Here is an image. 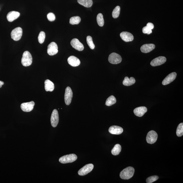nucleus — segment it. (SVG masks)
<instances>
[{
  "mask_svg": "<svg viewBox=\"0 0 183 183\" xmlns=\"http://www.w3.org/2000/svg\"><path fill=\"white\" fill-rule=\"evenodd\" d=\"M135 169L132 167H128L121 171L120 174L121 178L127 180L132 178L134 173Z\"/></svg>",
  "mask_w": 183,
  "mask_h": 183,
  "instance_id": "1",
  "label": "nucleus"
},
{
  "mask_svg": "<svg viewBox=\"0 0 183 183\" xmlns=\"http://www.w3.org/2000/svg\"><path fill=\"white\" fill-rule=\"evenodd\" d=\"M32 63V57L31 53L26 51L24 53L22 59V63L24 67H28L31 65Z\"/></svg>",
  "mask_w": 183,
  "mask_h": 183,
  "instance_id": "2",
  "label": "nucleus"
},
{
  "mask_svg": "<svg viewBox=\"0 0 183 183\" xmlns=\"http://www.w3.org/2000/svg\"><path fill=\"white\" fill-rule=\"evenodd\" d=\"M77 158L76 155L72 154L62 156L59 158V160L60 163L66 164L73 163L76 161Z\"/></svg>",
  "mask_w": 183,
  "mask_h": 183,
  "instance_id": "3",
  "label": "nucleus"
},
{
  "mask_svg": "<svg viewBox=\"0 0 183 183\" xmlns=\"http://www.w3.org/2000/svg\"><path fill=\"white\" fill-rule=\"evenodd\" d=\"M11 38L15 41H18L21 38L22 35V30L19 27L13 30L11 33Z\"/></svg>",
  "mask_w": 183,
  "mask_h": 183,
  "instance_id": "4",
  "label": "nucleus"
},
{
  "mask_svg": "<svg viewBox=\"0 0 183 183\" xmlns=\"http://www.w3.org/2000/svg\"><path fill=\"white\" fill-rule=\"evenodd\" d=\"M158 138L157 133L155 131L152 130L149 132L146 137L147 142L149 144H152L155 143Z\"/></svg>",
  "mask_w": 183,
  "mask_h": 183,
  "instance_id": "5",
  "label": "nucleus"
},
{
  "mask_svg": "<svg viewBox=\"0 0 183 183\" xmlns=\"http://www.w3.org/2000/svg\"><path fill=\"white\" fill-rule=\"evenodd\" d=\"M94 168L93 164L90 163L84 166L78 171V174L80 176H84L91 172Z\"/></svg>",
  "mask_w": 183,
  "mask_h": 183,
  "instance_id": "6",
  "label": "nucleus"
},
{
  "mask_svg": "<svg viewBox=\"0 0 183 183\" xmlns=\"http://www.w3.org/2000/svg\"><path fill=\"white\" fill-rule=\"evenodd\" d=\"M109 61L113 64H117L122 62V58L119 54L113 53L110 55L108 58Z\"/></svg>",
  "mask_w": 183,
  "mask_h": 183,
  "instance_id": "7",
  "label": "nucleus"
},
{
  "mask_svg": "<svg viewBox=\"0 0 183 183\" xmlns=\"http://www.w3.org/2000/svg\"><path fill=\"white\" fill-rule=\"evenodd\" d=\"M73 93L70 87H67L66 88L65 94V101L66 105H68L70 104L72 100Z\"/></svg>",
  "mask_w": 183,
  "mask_h": 183,
  "instance_id": "8",
  "label": "nucleus"
},
{
  "mask_svg": "<svg viewBox=\"0 0 183 183\" xmlns=\"http://www.w3.org/2000/svg\"><path fill=\"white\" fill-rule=\"evenodd\" d=\"M58 52V47L55 43L52 42L48 45L47 53L49 55L53 56L55 55Z\"/></svg>",
  "mask_w": 183,
  "mask_h": 183,
  "instance_id": "9",
  "label": "nucleus"
},
{
  "mask_svg": "<svg viewBox=\"0 0 183 183\" xmlns=\"http://www.w3.org/2000/svg\"><path fill=\"white\" fill-rule=\"evenodd\" d=\"M59 115L56 109H54L52 113L51 118V122L52 126L54 128L56 127L59 122Z\"/></svg>",
  "mask_w": 183,
  "mask_h": 183,
  "instance_id": "10",
  "label": "nucleus"
},
{
  "mask_svg": "<svg viewBox=\"0 0 183 183\" xmlns=\"http://www.w3.org/2000/svg\"><path fill=\"white\" fill-rule=\"evenodd\" d=\"M167 61V59L165 57L159 56L155 58L151 62V65L153 67L157 66L163 65Z\"/></svg>",
  "mask_w": 183,
  "mask_h": 183,
  "instance_id": "11",
  "label": "nucleus"
},
{
  "mask_svg": "<svg viewBox=\"0 0 183 183\" xmlns=\"http://www.w3.org/2000/svg\"><path fill=\"white\" fill-rule=\"evenodd\" d=\"M35 103L33 101L23 103L21 105V108L24 112H31L33 110Z\"/></svg>",
  "mask_w": 183,
  "mask_h": 183,
  "instance_id": "12",
  "label": "nucleus"
},
{
  "mask_svg": "<svg viewBox=\"0 0 183 183\" xmlns=\"http://www.w3.org/2000/svg\"><path fill=\"white\" fill-rule=\"evenodd\" d=\"M71 44L73 48L80 51H81L84 49V45L77 38L73 39L71 41Z\"/></svg>",
  "mask_w": 183,
  "mask_h": 183,
  "instance_id": "13",
  "label": "nucleus"
},
{
  "mask_svg": "<svg viewBox=\"0 0 183 183\" xmlns=\"http://www.w3.org/2000/svg\"><path fill=\"white\" fill-rule=\"evenodd\" d=\"M177 76V73L174 72L172 73L167 75V76L164 79L162 82V84L163 85H166L170 84L176 79Z\"/></svg>",
  "mask_w": 183,
  "mask_h": 183,
  "instance_id": "14",
  "label": "nucleus"
},
{
  "mask_svg": "<svg viewBox=\"0 0 183 183\" xmlns=\"http://www.w3.org/2000/svg\"><path fill=\"white\" fill-rule=\"evenodd\" d=\"M120 36L122 40L126 42L133 40L134 36L132 34L127 32H123L120 34Z\"/></svg>",
  "mask_w": 183,
  "mask_h": 183,
  "instance_id": "15",
  "label": "nucleus"
},
{
  "mask_svg": "<svg viewBox=\"0 0 183 183\" xmlns=\"http://www.w3.org/2000/svg\"><path fill=\"white\" fill-rule=\"evenodd\" d=\"M68 61L70 65L74 67L78 66L80 63V59L73 56L69 57L68 58Z\"/></svg>",
  "mask_w": 183,
  "mask_h": 183,
  "instance_id": "16",
  "label": "nucleus"
},
{
  "mask_svg": "<svg viewBox=\"0 0 183 183\" xmlns=\"http://www.w3.org/2000/svg\"><path fill=\"white\" fill-rule=\"evenodd\" d=\"M109 131L113 134L120 135L123 132V129L119 126H113L109 128Z\"/></svg>",
  "mask_w": 183,
  "mask_h": 183,
  "instance_id": "17",
  "label": "nucleus"
},
{
  "mask_svg": "<svg viewBox=\"0 0 183 183\" xmlns=\"http://www.w3.org/2000/svg\"><path fill=\"white\" fill-rule=\"evenodd\" d=\"M155 46L153 44H146L141 47L140 50L143 53H148L155 48Z\"/></svg>",
  "mask_w": 183,
  "mask_h": 183,
  "instance_id": "18",
  "label": "nucleus"
},
{
  "mask_svg": "<svg viewBox=\"0 0 183 183\" xmlns=\"http://www.w3.org/2000/svg\"><path fill=\"white\" fill-rule=\"evenodd\" d=\"M147 111V109L145 107H140L136 108L134 110V113L136 116L141 117Z\"/></svg>",
  "mask_w": 183,
  "mask_h": 183,
  "instance_id": "19",
  "label": "nucleus"
},
{
  "mask_svg": "<svg viewBox=\"0 0 183 183\" xmlns=\"http://www.w3.org/2000/svg\"><path fill=\"white\" fill-rule=\"evenodd\" d=\"M20 15V13L19 12L15 11H11L7 15V20L9 22H12L18 18Z\"/></svg>",
  "mask_w": 183,
  "mask_h": 183,
  "instance_id": "20",
  "label": "nucleus"
},
{
  "mask_svg": "<svg viewBox=\"0 0 183 183\" xmlns=\"http://www.w3.org/2000/svg\"><path fill=\"white\" fill-rule=\"evenodd\" d=\"M45 87L47 92H52L54 89V84L51 81L47 80L45 81Z\"/></svg>",
  "mask_w": 183,
  "mask_h": 183,
  "instance_id": "21",
  "label": "nucleus"
},
{
  "mask_svg": "<svg viewBox=\"0 0 183 183\" xmlns=\"http://www.w3.org/2000/svg\"><path fill=\"white\" fill-rule=\"evenodd\" d=\"M136 81L134 78L133 77H130L129 79L128 77H126L124 78L123 82V84L124 86H129L132 85L135 83Z\"/></svg>",
  "mask_w": 183,
  "mask_h": 183,
  "instance_id": "22",
  "label": "nucleus"
},
{
  "mask_svg": "<svg viewBox=\"0 0 183 183\" xmlns=\"http://www.w3.org/2000/svg\"><path fill=\"white\" fill-rule=\"evenodd\" d=\"M78 3L86 7H90L93 5L92 0H77Z\"/></svg>",
  "mask_w": 183,
  "mask_h": 183,
  "instance_id": "23",
  "label": "nucleus"
},
{
  "mask_svg": "<svg viewBox=\"0 0 183 183\" xmlns=\"http://www.w3.org/2000/svg\"><path fill=\"white\" fill-rule=\"evenodd\" d=\"M116 102V98L114 96L111 95L107 98L105 102V105L107 106H110L114 105Z\"/></svg>",
  "mask_w": 183,
  "mask_h": 183,
  "instance_id": "24",
  "label": "nucleus"
},
{
  "mask_svg": "<svg viewBox=\"0 0 183 183\" xmlns=\"http://www.w3.org/2000/svg\"><path fill=\"white\" fill-rule=\"evenodd\" d=\"M122 150L121 146L120 144H117L115 145L112 149L111 153L114 155H117L119 154Z\"/></svg>",
  "mask_w": 183,
  "mask_h": 183,
  "instance_id": "25",
  "label": "nucleus"
},
{
  "mask_svg": "<svg viewBox=\"0 0 183 183\" xmlns=\"http://www.w3.org/2000/svg\"><path fill=\"white\" fill-rule=\"evenodd\" d=\"M81 18L80 17L76 16L73 17L71 18L70 20V23L72 25L74 24H78L80 23L81 21Z\"/></svg>",
  "mask_w": 183,
  "mask_h": 183,
  "instance_id": "26",
  "label": "nucleus"
},
{
  "mask_svg": "<svg viewBox=\"0 0 183 183\" xmlns=\"http://www.w3.org/2000/svg\"><path fill=\"white\" fill-rule=\"evenodd\" d=\"M97 21L98 24L100 27H103L104 24V20L102 14H98L97 17Z\"/></svg>",
  "mask_w": 183,
  "mask_h": 183,
  "instance_id": "27",
  "label": "nucleus"
},
{
  "mask_svg": "<svg viewBox=\"0 0 183 183\" xmlns=\"http://www.w3.org/2000/svg\"><path fill=\"white\" fill-rule=\"evenodd\" d=\"M120 8L119 6H117L113 10L112 12V16L114 18H117L120 16Z\"/></svg>",
  "mask_w": 183,
  "mask_h": 183,
  "instance_id": "28",
  "label": "nucleus"
},
{
  "mask_svg": "<svg viewBox=\"0 0 183 183\" xmlns=\"http://www.w3.org/2000/svg\"><path fill=\"white\" fill-rule=\"evenodd\" d=\"M176 134L178 137L182 136L183 135V123L179 124L177 127L176 131Z\"/></svg>",
  "mask_w": 183,
  "mask_h": 183,
  "instance_id": "29",
  "label": "nucleus"
},
{
  "mask_svg": "<svg viewBox=\"0 0 183 183\" xmlns=\"http://www.w3.org/2000/svg\"><path fill=\"white\" fill-rule=\"evenodd\" d=\"M86 41L90 48L91 49L93 50L95 48V46L93 42V39H92V37L89 36L87 37Z\"/></svg>",
  "mask_w": 183,
  "mask_h": 183,
  "instance_id": "30",
  "label": "nucleus"
},
{
  "mask_svg": "<svg viewBox=\"0 0 183 183\" xmlns=\"http://www.w3.org/2000/svg\"><path fill=\"white\" fill-rule=\"evenodd\" d=\"M46 34L43 31H41L39 34L38 36V41L39 43L42 44L44 42Z\"/></svg>",
  "mask_w": 183,
  "mask_h": 183,
  "instance_id": "31",
  "label": "nucleus"
},
{
  "mask_svg": "<svg viewBox=\"0 0 183 183\" xmlns=\"http://www.w3.org/2000/svg\"><path fill=\"white\" fill-rule=\"evenodd\" d=\"M158 178L159 177L156 175L150 176L147 179L146 182L147 183H152L157 180Z\"/></svg>",
  "mask_w": 183,
  "mask_h": 183,
  "instance_id": "32",
  "label": "nucleus"
},
{
  "mask_svg": "<svg viewBox=\"0 0 183 183\" xmlns=\"http://www.w3.org/2000/svg\"><path fill=\"white\" fill-rule=\"evenodd\" d=\"M47 18L49 21L50 22L54 21L55 20L56 17L55 15L53 13H50L47 15Z\"/></svg>",
  "mask_w": 183,
  "mask_h": 183,
  "instance_id": "33",
  "label": "nucleus"
},
{
  "mask_svg": "<svg viewBox=\"0 0 183 183\" xmlns=\"http://www.w3.org/2000/svg\"><path fill=\"white\" fill-rule=\"evenodd\" d=\"M150 30L147 27V26H145V27H143L142 29V32L143 33L147 34L148 32L150 31Z\"/></svg>",
  "mask_w": 183,
  "mask_h": 183,
  "instance_id": "34",
  "label": "nucleus"
},
{
  "mask_svg": "<svg viewBox=\"0 0 183 183\" xmlns=\"http://www.w3.org/2000/svg\"><path fill=\"white\" fill-rule=\"evenodd\" d=\"M147 26L149 29L151 30L153 29L154 28V24L152 23H151V22H149V23L147 24Z\"/></svg>",
  "mask_w": 183,
  "mask_h": 183,
  "instance_id": "35",
  "label": "nucleus"
},
{
  "mask_svg": "<svg viewBox=\"0 0 183 183\" xmlns=\"http://www.w3.org/2000/svg\"><path fill=\"white\" fill-rule=\"evenodd\" d=\"M4 84V83L2 81H0V88L2 87V86Z\"/></svg>",
  "mask_w": 183,
  "mask_h": 183,
  "instance_id": "36",
  "label": "nucleus"
}]
</instances>
